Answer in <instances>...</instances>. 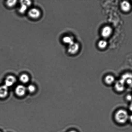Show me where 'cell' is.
Here are the masks:
<instances>
[{
    "mask_svg": "<svg viewBox=\"0 0 132 132\" xmlns=\"http://www.w3.org/2000/svg\"><path fill=\"white\" fill-rule=\"evenodd\" d=\"M127 112L123 110L118 111L115 114V118L116 121L119 123L123 124L127 121L129 119Z\"/></svg>",
    "mask_w": 132,
    "mask_h": 132,
    "instance_id": "1",
    "label": "cell"
},
{
    "mask_svg": "<svg viewBox=\"0 0 132 132\" xmlns=\"http://www.w3.org/2000/svg\"><path fill=\"white\" fill-rule=\"evenodd\" d=\"M79 48L80 46L79 44L74 42L71 44L68 45V51L70 54L74 55L78 52Z\"/></svg>",
    "mask_w": 132,
    "mask_h": 132,
    "instance_id": "2",
    "label": "cell"
},
{
    "mask_svg": "<svg viewBox=\"0 0 132 132\" xmlns=\"http://www.w3.org/2000/svg\"><path fill=\"white\" fill-rule=\"evenodd\" d=\"M28 15L32 19H37L41 16V12L38 9L33 8L30 9L28 11Z\"/></svg>",
    "mask_w": 132,
    "mask_h": 132,
    "instance_id": "3",
    "label": "cell"
},
{
    "mask_svg": "<svg viewBox=\"0 0 132 132\" xmlns=\"http://www.w3.org/2000/svg\"><path fill=\"white\" fill-rule=\"evenodd\" d=\"M112 32V29L111 27L109 26H106L102 29L101 35L104 38H107L111 36Z\"/></svg>",
    "mask_w": 132,
    "mask_h": 132,
    "instance_id": "4",
    "label": "cell"
},
{
    "mask_svg": "<svg viewBox=\"0 0 132 132\" xmlns=\"http://www.w3.org/2000/svg\"><path fill=\"white\" fill-rule=\"evenodd\" d=\"M121 79L130 86H132V74L127 73L122 75Z\"/></svg>",
    "mask_w": 132,
    "mask_h": 132,
    "instance_id": "5",
    "label": "cell"
},
{
    "mask_svg": "<svg viewBox=\"0 0 132 132\" xmlns=\"http://www.w3.org/2000/svg\"><path fill=\"white\" fill-rule=\"evenodd\" d=\"M26 88L22 85H19L15 89V94L19 96H22L25 94Z\"/></svg>",
    "mask_w": 132,
    "mask_h": 132,
    "instance_id": "6",
    "label": "cell"
},
{
    "mask_svg": "<svg viewBox=\"0 0 132 132\" xmlns=\"http://www.w3.org/2000/svg\"><path fill=\"white\" fill-rule=\"evenodd\" d=\"M16 81V79L14 76H9L6 78L5 80V85L7 87L12 86Z\"/></svg>",
    "mask_w": 132,
    "mask_h": 132,
    "instance_id": "7",
    "label": "cell"
},
{
    "mask_svg": "<svg viewBox=\"0 0 132 132\" xmlns=\"http://www.w3.org/2000/svg\"><path fill=\"white\" fill-rule=\"evenodd\" d=\"M125 83L121 79L116 82L115 85V88L116 90L119 92L123 91L125 89Z\"/></svg>",
    "mask_w": 132,
    "mask_h": 132,
    "instance_id": "8",
    "label": "cell"
},
{
    "mask_svg": "<svg viewBox=\"0 0 132 132\" xmlns=\"http://www.w3.org/2000/svg\"><path fill=\"white\" fill-rule=\"evenodd\" d=\"M121 10L125 12H127L130 11L131 9V6L130 3L127 1H123L121 4Z\"/></svg>",
    "mask_w": 132,
    "mask_h": 132,
    "instance_id": "9",
    "label": "cell"
},
{
    "mask_svg": "<svg viewBox=\"0 0 132 132\" xmlns=\"http://www.w3.org/2000/svg\"><path fill=\"white\" fill-rule=\"evenodd\" d=\"M8 94V89L5 85L0 86V98H4L7 96Z\"/></svg>",
    "mask_w": 132,
    "mask_h": 132,
    "instance_id": "10",
    "label": "cell"
},
{
    "mask_svg": "<svg viewBox=\"0 0 132 132\" xmlns=\"http://www.w3.org/2000/svg\"><path fill=\"white\" fill-rule=\"evenodd\" d=\"M63 40L64 43L68 44V45L74 42L73 37L70 36H66L64 37L63 38Z\"/></svg>",
    "mask_w": 132,
    "mask_h": 132,
    "instance_id": "11",
    "label": "cell"
},
{
    "mask_svg": "<svg viewBox=\"0 0 132 132\" xmlns=\"http://www.w3.org/2000/svg\"><path fill=\"white\" fill-rule=\"evenodd\" d=\"M105 81L106 83L108 85H111L113 84L115 81V78L113 76L111 75H108L105 78Z\"/></svg>",
    "mask_w": 132,
    "mask_h": 132,
    "instance_id": "12",
    "label": "cell"
},
{
    "mask_svg": "<svg viewBox=\"0 0 132 132\" xmlns=\"http://www.w3.org/2000/svg\"><path fill=\"white\" fill-rule=\"evenodd\" d=\"M107 42L104 40H101L98 44V47L101 49H104L107 47Z\"/></svg>",
    "mask_w": 132,
    "mask_h": 132,
    "instance_id": "13",
    "label": "cell"
},
{
    "mask_svg": "<svg viewBox=\"0 0 132 132\" xmlns=\"http://www.w3.org/2000/svg\"><path fill=\"white\" fill-rule=\"evenodd\" d=\"M29 78L28 75L23 74L20 76V80L23 83H26L29 81Z\"/></svg>",
    "mask_w": 132,
    "mask_h": 132,
    "instance_id": "14",
    "label": "cell"
},
{
    "mask_svg": "<svg viewBox=\"0 0 132 132\" xmlns=\"http://www.w3.org/2000/svg\"><path fill=\"white\" fill-rule=\"evenodd\" d=\"M28 7V6L25 5L21 4L20 7L19 9V12L20 14H24L27 11Z\"/></svg>",
    "mask_w": 132,
    "mask_h": 132,
    "instance_id": "15",
    "label": "cell"
},
{
    "mask_svg": "<svg viewBox=\"0 0 132 132\" xmlns=\"http://www.w3.org/2000/svg\"><path fill=\"white\" fill-rule=\"evenodd\" d=\"M17 1H6V4L8 7H12L15 6L17 3Z\"/></svg>",
    "mask_w": 132,
    "mask_h": 132,
    "instance_id": "16",
    "label": "cell"
},
{
    "mask_svg": "<svg viewBox=\"0 0 132 132\" xmlns=\"http://www.w3.org/2000/svg\"><path fill=\"white\" fill-rule=\"evenodd\" d=\"M20 4H23L25 5L28 7L30 6L32 4V1H28V0L20 1Z\"/></svg>",
    "mask_w": 132,
    "mask_h": 132,
    "instance_id": "17",
    "label": "cell"
},
{
    "mask_svg": "<svg viewBox=\"0 0 132 132\" xmlns=\"http://www.w3.org/2000/svg\"><path fill=\"white\" fill-rule=\"evenodd\" d=\"M28 91L30 93L34 92L36 88L33 85H30L28 87Z\"/></svg>",
    "mask_w": 132,
    "mask_h": 132,
    "instance_id": "18",
    "label": "cell"
},
{
    "mask_svg": "<svg viewBox=\"0 0 132 132\" xmlns=\"http://www.w3.org/2000/svg\"><path fill=\"white\" fill-rule=\"evenodd\" d=\"M126 99L128 101H130L132 100V96L131 95H128L127 96Z\"/></svg>",
    "mask_w": 132,
    "mask_h": 132,
    "instance_id": "19",
    "label": "cell"
},
{
    "mask_svg": "<svg viewBox=\"0 0 132 132\" xmlns=\"http://www.w3.org/2000/svg\"><path fill=\"white\" fill-rule=\"evenodd\" d=\"M129 109H130V111H131L132 112V102H131V103H130V107H129Z\"/></svg>",
    "mask_w": 132,
    "mask_h": 132,
    "instance_id": "20",
    "label": "cell"
},
{
    "mask_svg": "<svg viewBox=\"0 0 132 132\" xmlns=\"http://www.w3.org/2000/svg\"><path fill=\"white\" fill-rule=\"evenodd\" d=\"M129 119H130V121L132 122V115H131V116L129 117Z\"/></svg>",
    "mask_w": 132,
    "mask_h": 132,
    "instance_id": "21",
    "label": "cell"
},
{
    "mask_svg": "<svg viewBox=\"0 0 132 132\" xmlns=\"http://www.w3.org/2000/svg\"><path fill=\"white\" fill-rule=\"evenodd\" d=\"M69 132H76V131H75V130H72V131H70Z\"/></svg>",
    "mask_w": 132,
    "mask_h": 132,
    "instance_id": "22",
    "label": "cell"
},
{
    "mask_svg": "<svg viewBox=\"0 0 132 132\" xmlns=\"http://www.w3.org/2000/svg\"></svg>",
    "mask_w": 132,
    "mask_h": 132,
    "instance_id": "23",
    "label": "cell"
}]
</instances>
